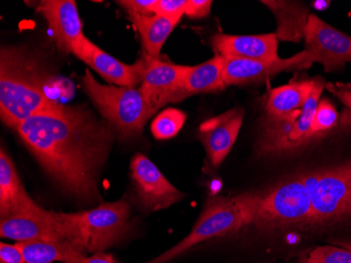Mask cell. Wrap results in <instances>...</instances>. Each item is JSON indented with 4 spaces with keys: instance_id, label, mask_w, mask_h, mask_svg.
<instances>
[{
    "instance_id": "6da1fadb",
    "label": "cell",
    "mask_w": 351,
    "mask_h": 263,
    "mask_svg": "<svg viewBox=\"0 0 351 263\" xmlns=\"http://www.w3.org/2000/svg\"><path fill=\"white\" fill-rule=\"evenodd\" d=\"M82 106L45 111L19 124L16 132L64 193L86 203L101 201L98 179L113 130Z\"/></svg>"
},
{
    "instance_id": "7a4b0ae2",
    "label": "cell",
    "mask_w": 351,
    "mask_h": 263,
    "mask_svg": "<svg viewBox=\"0 0 351 263\" xmlns=\"http://www.w3.org/2000/svg\"><path fill=\"white\" fill-rule=\"evenodd\" d=\"M47 65L25 47H3L0 52V116L10 128L59 106L45 92Z\"/></svg>"
},
{
    "instance_id": "3957f363",
    "label": "cell",
    "mask_w": 351,
    "mask_h": 263,
    "mask_svg": "<svg viewBox=\"0 0 351 263\" xmlns=\"http://www.w3.org/2000/svg\"><path fill=\"white\" fill-rule=\"evenodd\" d=\"M234 198L246 225L274 229L315 222L311 197L302 175Z\"/></svg>"
},
{
    "instance_id": "277c9868",
    "label": "cell",
    "mask_w": 351,
    "mask_h": 263,
    "mask_svg": "<svg viewBox=\"0 0 351 263\" xmlns=\"http://www.w3.org/2000/svg\"><path fill=\"white\" fill-rule=\"evenodd\" d=\"M82 86L108 124L121 137L139 135L153 115L140 89L99 84L88 70L82 77Z\"/></svg>"
},
{
    "instance_id": "5b68a950",
    "label": "cell",
    "mask_w": 351,
    "mask_h": 263,
    "mask_svg": "<svg viewBox=\"0 0 351 263\" xmlns=\"http://www.w3.org/2000/svg\"><path fill=\"white\" fill-rule=\"evenodd\" d=\"M301 175L311 197L315 222H351V161Z\"/></svg>"
},
{
    "instance_id": "8992f818",
    "label": "cell",
    "mask_w": 351,
    "mask_h": 263,
    "mask_svg": "<svg viewBox=\"0 0 351 263\" xmlns=\"http://www.w3.org/2000/svg\"><path fill=\"white\" fill-rule=\"evenodd\" d=\"M243 214L234 197L214 196L207 201L191 233L163 254L145 263H167L199 243L238 232L245 227Z\"/></svg>"
},
{
    "instance_id": "52a82bcc",
    "label": "cell",
    "mask_w": 351,
    "mask_h": 263,
    "mask_svg": "<svg viewBox=\"0 0 351 263\" xmlns=\"http://www.w3.org/2000/svg\"><path fill=\"white\" fill-rule=\"evenodd\" d=\"M325 84L323 78L319 77L313 93L298 114L282 122H263L258 144L260 153L267 155L291 153L313 139L311 134V122Z\"/></svg>"
},
{
    "instance_id": "ba28073f",
    "label": "cell",
    "mask_w": 351,
    "mask_h": 263,
    "mask_svg": "<svg viewBox=\"0 0 351 263\" xmlns=\"http://www.w3.org/2000/svg\"><path fill=\"white\" fill-rule=\"evenodd\" d=\"M82 229L88 252L98 253L119 243L130 231V205L125 199L70 214Z\"/></svg>"
},
{
    "instance_id": "9c48e42d",
    "label": "cell",
    "mask_w": 351,
    "mask_h": 263,
    "mask_svg": "<svg viewBox=\"0 0 351 263\" xmlns=\"http://www.w3.org/2000/svg\"><path fill=\"white\" fill-rule=\"evenodd\" d=\"M305 49L313 62L321 63L325 72H337L351 62V36L311 14L305 31Z\"/></svg>"
},
{
    "instance_id": "30bf717a",
    "label": "cell",
    "mask_w": 351,
    "mask_h": 263,
    "mask_svg": "<svg viewBox=\"0 0 351 263\" xmlns=\"http://www.w3.org/2000/svg\"><path fill=\"white\" fill-rule=\"evenodd\" d=\"M131 175L140 203L147 211L167 209L184 198V194L173 187L143 154L132 158Z\"/></svg>"
},
{
    "instance_id": "8fae6325",
    "label": "cell",
    "mask_w": 351,
    "mask_h": 263,
    "mask_svg": "<svg viewBox=\"0 0 351 263\" xmlns=\"http://www.w3.org/2000/svg\"><path fill=\"white\" fill-rule=\"evenodd\" d=\"M313 65V60L306 51L298 53L289 58H279L274 61L224 57L223 81L226 88L230 86L258 84L284 71L305 70L311 68Z\"/></svg>"
},
{
    "instance_id": "7c38bea8",
    "label": "cell",
    "mask_w": 351,
    "mask_h": 263,
    "mask_svg": "<svg viewBox=\"0 0 351 263\" xmlns=\"http://www.w3.org/2000/svg\"><path fill=\"white\" fill-rule=\"evenodd\" d=\"M143 60L145 71L140 90L154 114L165 104L175 102L176 96L191 67L163 62L147 55L143 57Z\"/></svg>"
},
{
    "instance_id": "4fadbf2b",
    "label": "cell",
    "mask_w": 351,
    "mask_h": 263,
    "mask_svg": "<svg viewBox=\"0 0 351 263\" xmlns=\"http://www.w3.org/2000/svg\"><path fill=\"white\" fill-rule=\"evenodd\" d=\"M72 54L90 65V69L110 84L123 88H136L142 82L145 71L143 59L134 65H126L102 51L86 36L75 45Z\"/></svg>"
},
{
    "instance_id": "5bb4252c",
    "label": "cell",
    "mask_w": 351,
    "mask_h": 263,
    "mask_svg": "<svg viewBox=\"0 0 351 263\" xmlns=\"http://www.w3.org/2000/svg\"><path fill=\"white\" fill-rule=\"evenodd\" d=\"M33 3L49 25L59 50L73 53L75 45L84 36L76 1L40 0Z\"/></svg>"
},
{
    "instance_id": "9a60e30c",
    "label": "cell",
    "mask_w": 351,
    "mask_h": 263,
    "mask_svg": "<svg viewBox=\"0 0 351 263\" xmlns=\"http://www.w3.org/2000/svg\"><path fill=\"white\" fill-rule=\"evenodd\" d=\"M243 118V108H234L201 124L199 140L204 146L213 167L218 168L228 157L238 137Z\"/></svg>"
},
{
    "instance_id": "2e32d148",
    "label": "cell",
    "mask_w": 351,
    "mask_h": 263,
    "mask_svg": "<svg viewBox=\"0 0 351 263\" xmlns=\"http://www.w3.org/2000/svg\"><path fill=\"white\" fill-rule=\"evenodd\" d=\"M278 39L276 33L252 36L217 34L210 43L217 55L252 60H278Z\"/></svg>"
},
{
    "instance_id": "e0dca14e",
    "label": "cell",
    "mask_w": 351,
    "mask_h": 263,
    "mask_svg": "<svg viewBox=\"0 0 351 263\" xmlns=\"http://www.w3.org/2000/svg\"><path fill=\"white\" fill-rule=\"evenodd\" d=\"M317 78L291 81V84L270 91L265 102V122H282L298 114L308 100Z\"/></svg>"
},
{
    "instance_id": "ac0fdd59",
    "label": "cell",
    "mask_w": 351,
    "mask_h": 263,
    "mask_svg": "<svg viewBox=\"0 0 351 263\" xmlns=\"http://www.w3.org/2000/svg\"><path fill=\"white\" fill-rule=\"evenodd\" d=\"M27 195L15 165L3 148L0 150V218L40 209Z\"/></svg>"
},
{
    "instance_id": "d6986e66",
    "label": "cell",
    "mask_w": 351,
    "mask_h": 263,
    "mask_svg": "<svg viewBox=\"0 0 351 263\" xmlns=\"http://www.w3.org/2000/svg\"><path fill=\"white\" fill-rule=\"evenodd\" d=\"M224 57L215 55L210 60L191 67L183 80L182 86L176 96L175 102L200 93L219 92L226 88L223 81Z\"/></svg>"
},
{
    "instance_id": "ffe728a7",
    "label": "cell",
    "mask_w": 351,
    "mask_h": 263,
    "mask_svg": "<svg viewBox=\"0 0 351 263\" xmlns=\"http://www.w3.org/2000/svg\"><path fill=\"white\" fill-rule=\"evenodd\" d=\"M262 3L273 12L277 19L278 39L299 43L305 37L309 14L306 5L298 1L263 0Z\"/></svg>"
},
{
    "instance_id": "44dd1931",
    "label": "cell",
    "mask_w": 351,
    "mask_h": 263,
    "mask_svg": "<svg viewBox=\"0 0 351 263\" xmlns=\"http://www.w3.org/2000/svg\"><path fill=\"white\" fill-rule=\"evenodd\" d=\"M129 17L141 37L145 55L152 58L159 57L163 45L177 23L180 21V19H171L159 14L139 15L129 13Z\"/></svg>"
},
{
    "instance_id": "7402d4cb",
    "label": "cell",
    "mask_w": 351,
    "mask_h": 263,
    "mask_svg": "<svg viewBox=\"0 0 351 263\" xmlns=\"http://www.w3.org/2000/svg\"><path fill=\"white\" fill-rule=\"evenodd\" d=\"M27 263H80L86 253L71 241L17 242Z\"/></svg>"
},
{
    "instance_id": "603a6c76",
    "label": "cell",
    "mask_w": 351,
    "mask_h": 263,
    "mask_svg": "<svg viewBox=\"0 0 351 263\" xmlns=\"http://www.w3.org/2000/svg\"><path fill=\"white\" fill-rule=\"evenodd\" d=\"M185 120L186 115L182 111L173 108H167L152 122V133L156 139H171L180 132Z\"/></svg>"
},
{
    "instance_id": "cb8c5ba5",
    "label": "cell",
    "mask_w": 351,
    "mask_h": 263,
    "mask_svg": "<svg viewBox=\"0 0 351 263\" xmlns=\"http://www.w3.org/2000/svg\"><path fill=\"white\" fill-rule=\"evenodd\" d=\"M339 119L340 116L332 104L328 100H321L317 104V110L313 115V122H311V137L313 139L320 137L323 134L335 128Z\"/></svg>"
},
{
    "instance_id": "d4e9b609",
    "label": "cell",
    "mask_w": 351,
    "mask_h": 263,
    "mask_svg": "<svg viewBox=\"0 0 351 263\" xmlns=\"http://www.w3.org/2000/svg\"><path fill=\"white\" fill-rule=\"evenodd\" d=\"M303 263H351V252L330 245L317 247Z\"/></svg>"
},
{
    "instance_id": "484cf974",
    "label": "cell",
    "mask_w": 351,
    "mask_h": 263,
    "mask_svg": "<svg viewBox=\"0 0 351 263\" xmlns=\"http://www.w3.org/2000/svg\"><path fill=\"white\" fill-rule=\"evenodd\" d=\"M325 89L330 92L333 96H336L343 104L345 108L342 116L340 117L341 128L351 130V86L345 84H332L328 82L325 84Z\"/></svg>"
},
{
    "instance_id": "4316f807",
    "label": "cell",
    "mask_w": 351,
    "mask_h": 263,
    "mask_svg": "<svg viewBox=\"0 0 351 263\" xmlns=\"http://www.w3.org/2000/svg\"><path fill=\"white\" fill-rule=\"evenodd\" d=\"M187 0H157L155 14L181 19L185 15Z\"/></svg>"
},
{
    "instance_id": "83f0119b",
    "label": "cell",
    "mask_w": 351,
    "mask_h": 263,
    "mask_svg": "<svg viewBox=\"0 0 351 263\" xmlns=\"http://www.w3.org/2000/svg\"><path fill=\"white\" fill-rule=\"evenodd\" d=\"M117 3L122 5L128 13L154 15L157 0H121L117 1Z\"/></svg>"
},
{
    "instance_id": "f1b7e54d",
    "label": "cell",
    "mask_w": 351,
    "mask_h": 263,
    "mask_svg": "<svg viewBox=\"0 0 351 263\" xmlns=\"http://www.w3.org/2000/svg\"><path fill=\"white\" fill-rule=\"evenodd\" d=\"M212 5V0H187L185 15L189 19H203L210 15Z\"/></svg>"
},
{
    "instance_id": "f546056e",
    "label": "cell",
    "mask_w": 351,
    "mask_h": 263,
    "mask_svg": "<svg viewBox=\"0 0 351 263\" xmlns=\"http://www.w3.org/2000/svg\"><path fill=\"white\" fill-rule=\"evenodd\" d=\"M0 262L1 263H27L19 243L0 244Z\"/></svg>"
},
{
    "instance_id": "4dcf8cb0",
    "label": "cell",
    "mask_w": 351,
    "mask_h": 263,
    "mask_svg": "<svg viewBox=\"0 0 351 263\" xmlns=\"http://www.w3.org/2000/svg\"><path fill=\"white\" fill-rule=\"evenodd\" d=\"M80 263H118L112 255L98 252L90 257H84Z\"/></svg>"
}]
</instances>
